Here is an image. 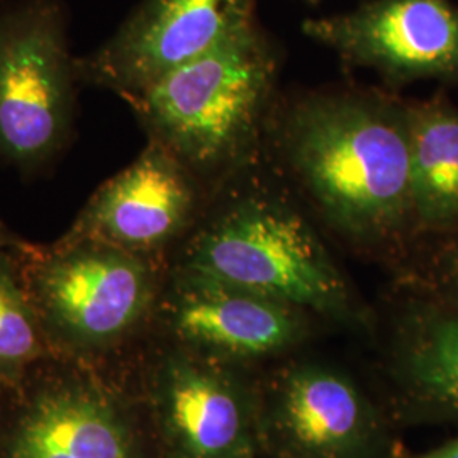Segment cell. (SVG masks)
I'll list each match as a JSON object with an SVG mask.
<instances>
[{
    "mask_svg": "<svg viewBox=\"0 0 458 458\" xmlns=\"http://www.w3.org/2000/svg\"><path fill=\"white\" fill-rule=\"evenodd\" d=\"M277 49L255 22L128 98L148 141L170 151L214 196L268 128Z\"/></svg>",
    "mask_w": 458,
    "mask_h": 458,
    "instance_id": "obj_2",
    "label": "cell"
},
{
    "mask_svg": "<svg viewBox=\"0 0 458 458\" xmlns=\"http://www.w3.org/2000/svg\"><path fill=\"white\" fill-rule=\"evenodd\" d=\"M287 170L336 233L361 243L412 236L408 102L318 94L282 114Z\"/></svg>",
    "mask_w": 458,
    "mask_h": 458,
    "instance_id": "obj_1",
    "label": "cell"
},
{
    "mask_svg": "<svg viewBox=\"0 0 458 458\" xmlns=\"http://www.w3.org/2000/svg\"><path fill=\"white\" fill-rule=\"evenodd\" d=\"M21 242L22 238H19L0 221V248H11V246L19 245Z\"/></svg>",
    "mask_w": 458,
    "mask_h": 458,
    "instance_id": "obj_18",
    "label": "cell"
},
{
    "mask_svg": "<svg viewBox=\"0 0 458 458\" xmlns=\"http://www.w3.org/2000/svg\"><path fill=\"white\" fill-rule=\"evenodd\" d=\"M175 250L168 270L219 280L338 321L357 318L352 291L310 221L270 191L208 202Z\"/></svg>",
    "mask_w": 458,
    "mask_h": 458,
    "instance_id": "obj_3",
    "label": "cell"
},
{
    "mask_svg": "<svg viewBox=\"0 0 458 458\" xmlns=\"http://www.w3.org/2000/svg\"><path fill=\"white\" fill-rule=\"evenodd\" d=\"M408 113L414 231L435 236L458 226V107L435 96Z\"/></svg>",
    "mask_w": 458,
    "mask_h": 458,
    "instance_id": "obj_14",
    "label": "cell"
},
{
    "mask_svg": "<svg viewBox=\"0 0 458 458\" xmlns=\"http://www.w3.org/2000/svg\"><path fill=\"white\" fill-rule=\"evenodd\" d=\"M77 58L55 0L0 7V162L30 175L65 149L75 121Z\"/></svg>",
    "mask_w": 458,
    "mask_h": 458,
    "instance_id": "obj_6",
    "label": "cell"
},
{
    "mask_svg": "<svg viewBox=\"0 0 458 458\" xmlns=\"http://www.w3.org/2000/svg\"><path fill=\"white\" fill-rule=\"evenodd\" d=\"M308 2H311V4H316V2H318V0H308Z\"/></svg>",
    "mask_w": 458,
    "mask_h": 458,
    "instance_id": "obj_20",
    "label": "cell"
},
{
    "mask_svg": "<svg viewBox=\"0 0 458 458\" xmlns=\"http://www.w3.org/2000/svg\"><path fill=\"white\" fill-rule=\"evenodd\" d=\"M211 192L164 147L148 141L138 158L104 182L65 234L165 260L185 240Z\"/></svg>",
    "mask_w": 458,
    "mask_h": 458,
    "instance_id": "obj_10",
    "label": "cell"
},
{
    "mask_svg": "<svg viewBox=\"0 0 458 458\" xmlns=\"http://www.w3.org/2000/svg\"><path fill=\"white\" fill-rule=\"evenodd\" d=\"M255 22V0H143L100 48L77 58L79 81L126 102Z\"/></svg>",
    "mask_w": 458,
    "mask_h": 458,
    "instance_id": "obj_8",
    "label": "cell"
},
{
    "mask_svg": "<svg viewBox=\"0 0 458 458\" xmlns=\"http://www.w3.org/2000/svg\"><path fill=\"white\" fill-rule=\"evenodd\" d=\"M395 370L423 418L458 421V306L429 294L408 314Z\"/></svg>",
    "mask_w": 458,
    "mask_h": 458,
    "instance_id": "obj_13",
    "label": "cell"
},
{
    "mask_svg": "<svg viewBox=\"0 0 458 458\" xmlns=\"http://www.w3.org/2000/svg\"><path fill=\"white\" fill-rule=\"evenodd\" d=\"M265 428L287 458H377L382 428L357 386L325 365H297L278 377Z\"/></svg>",
    "mask_w": 458,
    "mask_h": 458,
    "instance_id": "obj_12",
    "label": "cell"
},
{
    "mask_svg": "<svg viewBox=\"0 0 458 458\" xmlns=\"http://www.w3.org/2000/svg\"><path fill=\"white\" fill-rule=\"evenodd\" d=\"M143 403L104 365L49 355L4 393L0 458H151Z\"/></svg>",
    "mask_w": 458,
    "mask_h": 458,
    "instance_id": "obj_5",
    "label": "cell"
},
{
    "mask_svg": "<svg viewBox=\"0 0 458 458\" xmlns=\"http://www.w3.org/2000/svg\"><path fill=\"white\" fill-rule=\"evenodd\" d=\"M49 352L104 365L153 325L168 265L96 240L64 234L14 248Z\"/></svg>",
    "mask_w": 458,
    "mask_h": 458,
    "instance_id": "obj_4",
    "label": "cell"
},
{
    "mask_svg": "<svg viewBox=\"0 0 458 458\" xmlns=\"http://www.w3.org/2000/svg\"><path fill=\"white\" fill-rule=\"evenodd\" d=\"M435 238L429 259V294L458 306V226L448 229Z\"/></svg>",
    "mask_w": 458,
    "mask_h": 458,
    "instance_id": "obj_16",
    "label": "cell"
},
{
    "mask_svg": "<svg viewBox=\"0 0 458 458\" xmlns=\"http://www.w3.org/2000/svg\"><path fill=\"white\" fill-rule=\"evenodd\" d=\"M153 325L172 344L234 360L297 344L306 333V312L248 289L166 268Z\"/></svg>",
    "mask_w": 458,
    "mask_h": 458,
    "instance_id": "obj_11",
    "label": "cell"
},
{
    "mask_svg": "<svg viewBox=\"0 0 458 458\" xmlns=\"http://www.w3.org/2000/svg\"><path fill=\"white\" fill-rule=\"evenodd\" d=\"M225 361L172 342L155 357L143 406L158 458H250L260 421Z\"/></svg>",
    "mask_w": 458,
    "mask_h": 458,
    "instance_id": "obj_7",
    "label": "cell"
},
{
    "mask_svg": "<svg viewBox=\"0 0 458 458\" xmlns=\"http://www.w3.org/2000/svg\"><path fill=\"white\" fill-rule=\"evenodd\" d=\"M2 404H4V393L0 389V414H2Z\"/></svg>",
    "mask_w": 458,
    "mask_h": 458,
    "instance_id": "obj_19",
    "label": "cell"
},
{
    "mask_svg": "<svg viewBox=\"0 0 458 458\" xmlns=\"http://www.w3.org/2000/svg\"><path fill=\"white\" fill-rule=\"evenodd\" d=\"M302 33L353 66L394 85H458V5L454 0H367L336 16L308 19Z\"/></svg>",
    "mask_w": 458,
    "mask_h": 458,
    "instance_id": "obj_9",
    "label": "cell"
},
{
    "mask_svg": "<svg viewBox=\"0 0 458 458\" xmlns=\"http://www.w3.org/2000/svg\"><path fill=\"white\" fill-rule=\"evenodd\" d=\"M17 246V245H16ZM0 248V389H14L38 361L51 355L24 289L14 248Z\"/></svg>",
    "mask_w": 458,
    "mask_h": 458,
    "instance_id": "obj_15",
    "label": "cell"
},
{
    "mask_svg": "<svg viewBox=\"0 0 458 458\" xmlns=\"http://www.w3.org/2000/svg\"><path fill=\"white\" fill-rule=\"evenodd\" d=\"M412 458H458V438L454 442L445 443L443 446H438L431 452H426Z\"/></svg>",
    "mask_w": 458,
    "mask_h": 458,
    "instance_id": "obj_17",
    "label": "cell"
}]
</instances>
